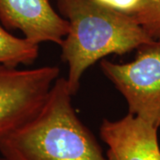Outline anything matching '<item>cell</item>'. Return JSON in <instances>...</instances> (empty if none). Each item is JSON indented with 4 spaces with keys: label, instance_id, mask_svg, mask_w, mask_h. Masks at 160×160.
<instances>
[{
    "label": "cell",
    "instance_id": "cell-1",
    "mask_svg": "<svg viewBox=\"0 0 160 160\" xmlns=\"http://www.w3.org/2000/svg\"><path fill=\"white\" fill-rule=\"evenodd\" d=\"M66 78H58L31 119L0 136L7 160H109L77 116Z\"/></svg>",
    "mask_w": 160,
    "mask_h": 160
},
{
    "label": "cell",
    "instance_id": "cell-2",
    "mask_svg": "<svg viewBox=\"0 0 160 160\" xmlns=\"http://www.w3.org/2000/svg\"><path fill=\"white\" fill-rule=\"evenodd\" d=\"M69 22L62 59L69 67L67 83L74 95L86 70L109 54L122 55L154 39L131 14L114 11L93 0H57Z\"/></svg>",
    "mask_w": 160,
    "mask_h": 160
},
{
    "label": "cell",
    "instance_id": "cell-3",
    "mask_svg": "<svg viewBox=\"0 0 160 160\" xmlns=\"http://www.w3.org/2000/svg\"><path fill=\"white\" fill-rule=\"evenodd\" d=\"M127 63L101 62V68L125 97L130 114L160 128V40L141 46Z\"/></svg>",
    "mask_w": 160,
    "mask_h": 160
},
{
    "label": "cell",
    "instance_id": "cell-4",
    "mask_svg": "<svg viewBox=\"0 0 160 160\" xmlns=\"http://www.w3.org/2000/svg\"><path fill=\"white\" fill-rule=\"evenodd\" d=\"M59 73L56 66L19 69L0 64V136L38 113Z\"/></svg>",
    "mask_w": 160,
    "mask_h": 160
},
{
    "label": "cell",
    "instance_id": "cell-5",
    "mask_svg": "<svg viewBox=\"0 0 160 160\" xmlns=\"http://www.w3.org/2000/svg\"><path fill=\"white\" fill-rule=\"evenodd\" d=\"M0 22L7 29L21 30L38 45L52 42L61 46L69 27L49 0H0Z\"/></svg>",
    "mask_w": 160,
    "mask_h": 160
},
{
    "label": "cell",
    "instance_id": "cell-6",
    "mask_svg": "<svg viewBox=\"0 0 160 160\" xmlns=\"http://www.w3.org/2000/svg\"><path fill=\"white\" fill-rule=\"evenodd\" d=\"M158 128L128 114L118 120H103L100 135L108 146L109 160H160Z\"/></svg>",
    "mask_w": 160,
    "mask_h": 160
},
{
    "label": "cell",
    "instance_id": "cell-7",
    "mask_svg": "<svg viewBox=\"0 0 160 160\" xmlns=\"http://www.w3.org/2000/svg\"><path fill=\"white\" fill-rule=\"evenodd\" d=\"M39 45L9 33L0 22V64L17 68L30 65L38 56Z\"/></svg>",
    "mask_w": 160,
    "mask_h": 160
},
{
    "label": "cell",
    "instance_id": "cell-8",
    "mask_svg": "<svg viewBox=\"0 0 160 160\" xmlns=\"http://www.w3.org/2000/svg\"><path fill=\"white\" fill-rule=\"evenodd\" d=\"M132 15L152 39L160 40V0H142Z\"/></svg>",
    "mask_w": 160,
    "mask_h": 160
},
{
    "label": "cell",
    "instance_id": "cell-9",
    "mask_svg": "<svg viewBox=\"0 0 160 160\" xmlns=\"http://www.w3.org/2000/svg\"><path fill=\"white\" fill-rule=\"evenodd\" d=\"M96 3L114 11L133 14L142 0H93Z\"/></svg>",
    "mask_w": 160,
    "mask_h": 160
},
{
    "label": "cell",
    "instance_id": "cell-10",
    "mask_svg": "<svg viewBox=\"0 0 160 160\" xmlns=\"http://www.w3.org/2000/svg\"><path fill=\"white\" fill-rule=\"evenodd\" d=\"M0 160H7V159H6L5 158H0Z\"/></svg>",
    "mask_w": 160,
    "mask_h": 160
}]
</instances>
